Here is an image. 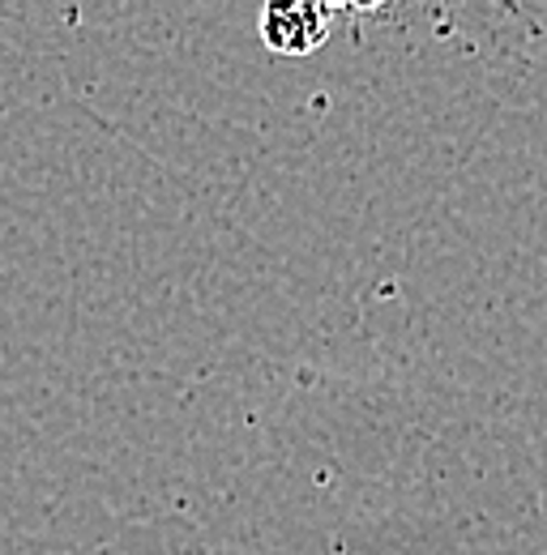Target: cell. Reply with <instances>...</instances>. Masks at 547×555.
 <instances>
[{"label": "cell", "instance_id": "1", "mask_svg": "<svg viewBox=\"0 0 547 555\" xmlns=\"http://www.w3.org/2000/svg\"><path fill=\"white\" fill-rule=\"evenodd\" d=\"M330 26H334V9L330 4H313V0L266 4L257 13V35L278 56H308V52H317L330 39Z\"/></svg>", "mask_w": 547, "mask_h": 555}]
</instances>
